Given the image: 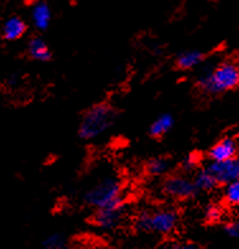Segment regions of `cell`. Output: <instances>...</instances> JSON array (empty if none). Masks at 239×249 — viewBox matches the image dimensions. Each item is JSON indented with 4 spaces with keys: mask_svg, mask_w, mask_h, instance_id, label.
Listing matches in <instances>:
<instances>
[{
    "mask_svg": "<svg viewBox=\"0 0 239 249\" xmlns=\"http://www.w3.org/2000/svg\"><path fill=\"white\" fill-rule=\"evenodd\" d=\"M118 111L107 102L92 106L84 112L79 124V138L83 140H94L107 132L116 124Z\"/></svg>",
    "mask_w": 239,
    "mask_h": 249,
    "instance_id": "cell-1",
    "label": "cell"
},
{
    "mask_svg": "<svg viewBox=\"0 0 239 249\" xmlns=\"http://www.w3.org/2000/svg\"><path fill=\"white\" fill-rule=\"evenodd\" d=\"M197 84L209 94L232 90L239 84V66L233 61H224L219 65L205 68L197 78Z\"/></svg>",
    "mask_w": 239,
    "mask_h": 249,
    "instance_id": "cell-2",
    "label": "cell"
},
{
    "mask_svg": "<svg viewBox=\"0 0 239 249\" xmlns=\"http://www.w3.org/2000/svg\"><path fill=\"white\" fill-rule=\"evenodd\" d=\"M178 225L177 211L170 207L141 211L135 220V228L141 233L168 235L173 233Z\"/></svg>",
    "mask_w": 239,
    "mask_h": 249,
    "instance_id": "cell-3",
    "label": "cell"
},
{
    "mask_svg": "<svg viewBox=\"0 0 239 249\" xmlns=\"http://www.w3.org/2000/svg\"><path fill=\"white\" fill-rule=\"evenodd\" d=\"M122 192H124V187L121 180L115 176H107L95 182L89 190L85 191L83 200L87 206L99 209L120 198H124Z\"/></svg>",
    "mask_w": 239,
    "mask_h": 249,
    "instance_id": "cell-4",
    "label": "cell"
},
{
    "mask_svg": "<svg viewBox=\"0 0 239 249\" xmlns=\"http://www.w3.org/2000/svg\"><path fill=\"white\" fill-rule=\"evenodd\" d=\"M125 213H126V203L124 198H120L110 205L95 209L93 224L95 228L103 231H112L122 223Z\"/></svg>",
    "mask_w": 239,
    "mask_h": 249,
    "instance_id": "cell-5",
    "label": "cell"
},
{
    "mask_svg": "<svg viewBox=\"0 0 239 249\" xmlns=\"http://www.w3.org/2000/svg\"><path fill=\"white\" fill-rule=\"evenodd\" d=\"M163 192L165 196L174 200H186L195 196L197 192L193 180L188 179L181 174H173L165 178L163 182Z\"/></svg>",
    "mask_w": 239,
    "mask_h": 249,
    "instance_id": "cell-6",
    "label": "cell"
},
{
    "mask_svg": "<svg viewBox=\"0 0 239 249\" xmlns=\"http://www.w3.org/2000/svg\"><path fill=\"white\" fill-rule=\"evenodd\" d=\"M218 184H226L239 178V158L234 157L221 161H213L207 167Z\"/></svg>",
    "mask_w": 239,
    "mask_h": 249,
    "instance_id": "cell-7",
    "label": "cell"
},
{
    "mask_svg": "<svg viewBox=\"0 0 239 249\" xmlns=\"http://www.w3.org/2000/svg\"><path fill=\"white\" fill-rule=\"evenodd\" d=\"M237 153H238V141L234 138H224L210 149L209 158L213 161H221L237 157Z\"/></svg>",
    "mask_w": 239,
    "mask_h": 249,
    "instance_id": "cell-8",
    "label": "cell"
},
{
    "mask_svg": "<svg viewBox=\"0 0 239 249\" xmlns=\"http://www.w3.org/2000/svg\"><path fill=\"white\" fill-rule=\"evenodd\" d=\"M31 19H32V23L36 30L46 31L53 19V12H51L49 4L43 0H39L33 4L32 9H31Z\"/></svg>",
    "mask_w": 239,
    "mask_h": 249,
    "instance_id": "cell-9",
    "label": "cell"
},
{
    "mask_svg": "<svg viewBox=\"0 0 239 249\" xmlns=\"http://www.w3.org/2000/svg\"><path fill=\"white\" fill-rule=\"evenodd\" d=\"M27 31V24L19 17H10L3 24L1 35L7 41H17L22 38Z\"/></svg>",
    "mask_w": 239,
    "mask_h": 249,
    "instance_id": "cell-10",
    "label": "cell"
},
{
    "mask_svg": "<svg viewBox=\"0 0 239 249\" xmlns=\"http://www.w3.org/2000/svg\"><path fill=\"white\" fill-rule=\"evenodd\" d=\"M27 53L31 59L39 62H47L53 57L51 50L49 49L45 39L37 36L30 39V42L27 45Z\"/></svg>",
    "mask_w": 239,
    "mask_h": 249,
    "instance_id": "cell-11",
    "label": "cell"
},
{
    "mask_svg": "<svg viewBox=\"0 0 239 249\" xmlns=\"http://www.w3.org/2000/svg\"><path fill=\"white\" fill-rule=\"evenodd\" d=\"M174 118L169 113H164L159 116L149 127V135L151 138H162L163 135L170 131V128L173 127Z\"/></svg>",
    "mask_w": 239,
    "mask_h": 249,
    "instance_id": "cell-12",
    "label": "cell"
},
{
    "mask_svg": "<svg viewBox=\"0 0 239 249\" xmlns=\"http://www.w3.org/2000/svg\"><path fill=\"white\" fill-rule=\"evenodd\" d=\"M203 60L202 53L197 50H191V51H184L177 56L176 64L180 69L182 70H191L200 65L201 61Z\"/></svg>",
    "mask_w": 239,
    "mask_h": 249,
    "instance_id": "cell-13",
    "label": "cell"
},
{
    "mask_svg": "<svg viewBox=\"0 0 239 249\" xmlns=\"http://www.w3.org/2000/svg\"><path fill=\"white\" fill-rule=\"evenodd\" d=\"M172 164H170L169 159L164 157H157L153 158L147 163V172L149 176L153 177H161L169 172Z\"/></svg>",
    "mask_w": 239,
    "mask_h": 249,
    "instance_id": "cell-14",
    "label": "cell"
},
{
    "mask_svg": "<svg viewBox=\"0 0 239 249\" xmlns=\"http://www.w3.org/2000/svg\"><path fill=\"white\" fill-rule=\"evenodd\" d=\"M193 183H195L197 191H211L213 188H215L218 182L213 174L210 173L209 169H203L196 174Z\"/></svg>",
    "mask_w": 239,
    "mask_h": 249,
    "instance_id": "cell-15",
    "label": "cell"
},
{
    "mask_svg": "<svg viewBox=\"0 0 239 249\" xmlns=\"http://www.w3.org/2000/svg\"><path fill=\"white\" fill-rule=\"evenodd\" d=\"M224 201L230 206H239V178L226 183L224 190Z\"/></svg>",
    "mask_w": 239,
    "mask_h": 249,
    "instance_id": "cell-16",
    "label": "cell"
},
{
    "mask_svg": "<svg viewBox=\"0 0 239 249\" xmlns=\"http://www.w3.org/2000/svg\"><path fill=\"white\" fill-rule=\"evenodd\" d=\"M65 244V236L62 235V234H53V235H49L46 239L43 240V247L49 249L64 248Z\"/></svg>",
    "mask_w": 239,
    "mask_h": 249,
    "instance_id": "cell-17",
    "label": "cell"
},
{
    "mask_svg": "<svg viewBox=\"0 0 239 249\" xmlns=\"http://www.w3.org/2000/svg\"><path fill=\"white\" fill-rule=\"evenodd\" d=\"M225 233L230 238H237V239H239V219L225 226Z\"/></svg>",
    "mask_w": 239,
    "mask_h": 249,
    "instance_id": "cell-18",
    "label": "cell"
},
{
    "mask_svg": "<svg viewBox=\"0 0 239 249\" xmlns=\"http://www.w3.org/2000/svg\"><path fill=\"white\" fill-rule=\"evenodd\" d=\"M206 219L210 220V221H216L221 217V211L218 206H210L206 210Z\"/></svg>",
    "mask_w": 239,
    "mask_h": 249,
    "instance_id": "cell-19",
    "label": "cell"
},
{
    "mask_svg": "<svg viewBox=\"0 0 239 249\" xmlns=\"http://www.w3.org/2000/svg\"><path fill=\"white\" fill-rule=\"evenodd\" d=\"M197 160L196 158L193 157V155H190V157H187L186 159L182 163V167H184V171H193L195 168H196Z\"/></svg>",
    "mask_w": 239,
    "mask_h": 249,
    "instance_id": "cell-20",
    "label": "cell"
},
{
    "mask_svg": "<svg viewBox=\"0 0 239 249\" xmlns=\"http://www.w3.org/2000/svg\"><path fill=\"white\" fill-rule=\"evenodd\" d=\"M20 82V76L18 74H12L9 78L7 79V84L9 87H17Z\"/></svg>",
    "mask_w": 239,
    "mask_h": 249,
    "instance_id": "cell-21",
    "label": "cell"
}]
</instances>
